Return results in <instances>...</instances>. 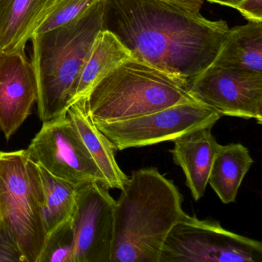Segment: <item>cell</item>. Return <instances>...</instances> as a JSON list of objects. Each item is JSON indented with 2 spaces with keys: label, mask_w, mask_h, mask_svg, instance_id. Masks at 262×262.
Masks as SVG:
<instances>
[{
  "label": "cell",
  "mask_w": 262,
  "mask_h": 262,
  "mask_svg": "<svg viewBox=\"0 0 262 262\" xmlns=\"http://www.w3.org/2000/svg\"><path fill=\"white\" fill-rule=\"evenodd\" d=\"M163 1L183 7L193 13H200L201 9L204 4V0H163Z\"/></svg>",
  "instance_id": "23"
},
{
  "label": "cell",
  "mask_w": 262,
  "mask_h": 262,
  "mask_svg": "<svg viewBox=\"0 0 262 262\" xmlns=\"http://www.w3.org/2000/svg\"><path fill=\"white\" fill-rule=\"evenodd\" d=\"M116 201L97 182L76 187L75 262H110Z\"/></svg>",
  "instance_id": "10"
},
{
  "label": "cell",
  "mask_w": 262,
  "mask_h": 262,
  "mask_svg": "<svg viewBox=\"0 0 262 262\" xmlns=\"http://www.w3.org/2000/svg\"><path fill=\"white\" fill-rule=\"evenodd\" d=\"M212 65L262 74V22L248 21L228 30Z\"/></svg>",
  "instance_id": "15"
},
{
  "label": "cell",
  "mask_w": 262,
  "mask_h": 262,
  "mask_svg": "<svg viewBox=\"0 0 262 262\" xmlns=\"http://www.w3.org/2000/svg\"><path fill=\"white\" fill-rule=\"evenodd\" d=\"M75 235L72 219L47 234L38 262H75Z\"/></svg>",
  "instance_id": "19"
},
{
  "label": "cell",
  "mask_w": 262,
  "mask_h": 262,
  "mask_svg": "<svg viewBox=\"0 0 262 262\" xmlns=\"http://www.w3.org/2000/svg\"><path fill=\"white\" fill-rule=\"evenodd\" d=\"M37 99V85L26 53L0 54V130L7 140L26 119Z\"/></svg>",
  "instance_id": "11"
},
{
  "label": "cell",
  "mask_w": 262,
  "mask_h": 262,
  "mask_svg": "<svg viewBox=\"0 0 262 262\" xmlns=\"http://www.w3.org/2000/svg\"><path fill=\"white\" fill-rule=\"evenodd\" d=\"M99 1L59 0L35 34H42L76 20L90 11Z\"/></svg>",
  "instance_id": "20"
},
{
  "label": "cell",
  "mask_w": 262,
  "mask_h": 262,
  "mask_svg": "<svg viewBox=\"0 0 262 262\" xmlns=\"http://www.w3.org/2000/svg\"><path fill=\"white\" fill-rule=\"evenodd\" d=\"M27 151L39 166L75 186L93 182L105 186L103 176L67 113L42 122Z\"/></svg>",
  "instance_id": "8"
},
{
  "label": "cell",
  "mask_w": 262,
  "mask_h": 262,
  "mask_svg": "<svg viewBox=\"0 0 262 262\" xmlns=\"http://www.w3.org/2000/svg\"><path fill=\"white\" fill-rule=\"evenodd\" d=\"M130 58L129 50L113 33L101 30L81 70L70 105L79 99H85L105 76Z\"/></svg>",
  "instance_id": "16"
},
{
  "label": "cell",
  "mask_w": 262,
  "mask_h": 262,
  "mask_svg": "<svg viewBox=\"0 0 262 262\" xmlns=\"http://www.w3.org/2000/svg\"><path fill=\"white\" fill-rule=\"evenodd\" d=\"M242 1V0H211L210 3L221 4V5L227 6L234 9Z\"/></svg>",
  "instance_id": "24"
},
{
  "label": "cell",
  "mask_w": 262,
  "mask_h": 262,
  "mask_svg": "<svg viewBox=\"0 0 262 262\" xmlns=\"http://www.w3.org/2000/svg\"><path fill=\"white\" fill-rule=\"evenodd\" d=\"M59 0H0V54L26 53Z\"/></svg>",
  "instance_id": "12"
},
{
  "label": "cell",
  "mask_w": 262,
  "mask_h": 262,
  "mask_svg": "<svg viewBox=\"0 0 262 262\" xmlns=\"http://www.w3.org/2000/svg\"><path fill=\"white\" fill-rule=\"evenodd\" d=\"M212 128H200L173 141V161L183 171L185 185L194 201L205 194L211 166L221 146L211 133Z\"/></svg>",
  "instance_id": "13"
},
{
  "label": "cell",
  "mask_w": 262,
  "mask_h": 262,
  "mask_svg": "<svg viewBox=\"0 0 262 262\" xmlns=\"http://www.w3.org/2000/svg\"><path fill=\"white\" fill-rule=\"evenodd\" d=\"M182 202L157 168L133 171L115 204L110 262H159L167 236L185 215Z\"/></svg>",
  "instance_id": "2"
},
{
  "label": "cell",
  "mask_w": 262,
  "mask_h": 262,
  "mask_svg": "<svg viewBox=\"0 0 262 262\" xmlns=\"http://www.w3.org/2000/svg\"><path fill=\"white\" fill-rule=\"evenodd\" d=\"M208 2H210V1H211V0H208Z\"/></svg>",
  "instance_id": "25"
},
{
  "label": "cell",
  "mask_w": 262,
  "mask_h": 262,
  "mask_svg": "<svg viewBox=\"0 0 262 262\" xmlns=\"http://www.w3.org/2000/svg\"><path fill=\"white\" fill-rule=\"evenodd\" d=\"M253 163L249 150L242 144L221 145L211 166L208 184L224 204L235 202L242 181Z\"/></svg>",
  "instance_id": "17"
},
{
  "label": "cell",
  "mask_w": 262,
  "mask_h": 262,
  "mask_svg": "<svg viewBox=\"0 0 262 262\" xmlns=\"http://www.w3.org/2000/svg\"><path fill=\"white\" fill-rule=\"evenodd\" d=\"M103 30L132 57L189 85L212 63L229 28L163 0H103Z\"/></svg>",
  "instance_id": "1"
},
{
  "label": "cell",
  "mask_w": 262,
  "mask_h": 262,
  "mask_svg": "<svg viewBox=\"0 0 262 262\" xmlns=\"http://www.w3.org/2000/svg\"><path fill=\"white\" fill-rule=\"evenodd\" d=\"M221 118L215 110L194 101L126 120L95 125L113 142L116 150L122 151L173 142L187 133L214 126Z\"/></svg>",
  "instance_id": "7"
},
{
  "label": "cell",
  "mask_w": 262,
  "mask_h": 262,
  "mask_svg": "<svg viewBox=\"0 0 262 262\" xmlns=\"http://www.w3.org/2000/svg\"><path fill=\"white\" fill-rule=\"evenodd\" d=\"M39 166L27 149L0 151V219L11 230L27 262H38L47 241Z\"/></svg>",
  "instance_id": "5"
},
{
  "label": "cell",
  "mask_w": 262,
  "mask_h": 262,
  "mask_svg": "<svg viewBox=\"0 0 262 262\" xmlns=\"http://www.w3.org/2000/svg\"><path fill=\"white\" fill-rule=\"evenodd\" d=\"M39 171L45 202L44 221L48 234L73 217L76 209V186L55 177L42 167L39 166Z\"/></svg>",
  "instance_id": "18"
},
{
  "label": "cell",
  "mask_w": 262,
  "mask_h": 262,
  "mask_svg": "<svg viewBox=\"0 0 262 262\" xmlns=\"http://www.w3.org/2000/svg\"><path fill=\"white\" fill-rule=\"evenodd\" d=\"M103 30V0L76 20L32 37V67L39 117L48 122L67 113L81 70Z\"/></svg>",
  "instance_id": "3"
},
{
  "label": "cell",
  "mask_w": 262,
  "mask_h": 262,
  "mask_svg": "<svg viewBox=\"0 0 262 262\" xmlns=\"http://www.w3.org/2000/svg\"><path fill=\"white\" fill-rule=\"evenodd\" d=\"M84 99L94 124L126 120L196 101L186 82L133 57L105 76Z\"/></svg>",
  "instance_id": "4"
},
{
  "label": "cell",
  "mask_w": 262,
  "mask_h": 262,
  "mask_svg": "<svg viewBox=\"0 0 262 262\" xmlns=\"http://www.w3.org/2000/svg\"><path fill=\"white\" fill-rule=\"evenodd\" d=\"M190 95L221 116L262 124V74L211 65L188 85Z\"/></svg>",
  "instance_id": "9"
},
{
  "label": "cell",
  "mask_w": 262,
  "mask_h": 262,
  "mask_svg": "<svg viewBox=\"0 0 262 262\" xmlns=\"http://www.w3.org/2000/svg\"><path fill=\"white\" fill-rule=\"evenodd\" d=\"M262 243L185 213L167 236L159 262H260Z\"/></svg>",
  "instance_id": "6"
},
{
  "label": "cell",
  "mask_w": 262,
  "mask_h": 262,
  "mask_svg": "<svg viewBox=\"0 0 262 262\" xmlns=\"http://www.w3.org/2000/svg\"><path fill=\"white\" fill-rule=\"evenodd\" d=\"M0 262H27L8 225L0 219Z\"/></svg>",
  "instance_id": "21"
},
{
  "label": "cell",
  "mask_w": 262,
  "mask_h": 262,
  "mask_svg": "<svg viewBox=\"0 0 262 262\" xmlns=\"http://www.w3.org/2000/svg\"><path fill=\"white\" fill-rule=\"evenodd\" d=\"M234 9L248 21L262 22V0H242Z\"/></svg>",
  "instance_id": "22"
},
{
  "label": "cell",
  "mask_w": 262,
  "mask_h": 262,
  "mask_svg": "<svg viewBox=\"0 0 262 262\" xmlns=\"http://www.w3.org/2000/svg\"><path fill=\"white\" fill-rule=\"evenodd\" d=\"M67 115L74 123L84 145L103 176L106 188L123 189L128 177L118 165L116 147L87 114L85 99H79L70 105Z\"/></svg>",
  "instance_id": "14"
}]
</instances>
